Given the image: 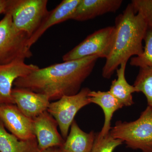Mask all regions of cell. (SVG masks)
<instances>
[{
    "mask_svg": "<svg viewBox=\"0 0 152 152\" xmlns=\"http://www.w3.org/2000/svg\"><path fill=\"white\" fill-rule=\"evenodd\" d=\"M99 58L97 56H91L39 68L28 75L17 79L14 85L46 95L50 101L58 100L80 91Z\"/></svg>",
    "mask_w": 152,
    "mask_h": 152,
    "instance_id": "obj_1",
    "label": "cell"
},
{
    "mask_svg": "<svg viewBox=\"0 0 152 152\" xmlns=\"http://www.w3.org/2000/svg\"><path fill=\"white\" fill-rule=\"evenodd\" d=\"M114 27L113 45L102 71L106 79L110 78L121 65L127 63L131 57L143 53L142 42L148 28L143 18L135 13L131 3L116 17Z\"/></svg>",
    "mask_w": 152,
    "mask_h": 152,
    "instance_id": "obj_2",
    "label": "cell"
},
{
    "mask_svg": "<svg viewBox=\"0 0 152 152\" xmlns=\"http://www.w3.org/2000/svg\"><path fill=\"white\" fill-rule=\"evenodd\" d=\"M110 134L114 138L125 142L132 149L152 152V107L148 106L136 121H118Z\"/></svg>",
    "mask_w": 152,
    "mask_h": 152,
    "instance_id": "obj_3",
    "label": "cell"
},
{
    "mask_svg": "<svg viewBox=\"0 0 152 152\" xmlns=\"http://www.w3.org/2000/svg\"><path fill=\"white\" fill-rule=\"evenodd\" d=\"M30 37L14 26L12 17L5 14L0 20V65L16 60L29 58L33 54L28 46Z\"/></svg>",
    "mask_w": 152,
    "mask_h": 152,
    "instance_id": "obj_4",
    "label": "cell"
},
{
    "mask_svg": "<svg viewBox=\"0 0 152 152\" xmlns=\"http://www.w3.org/2000/svg\"><path fill=\"white\" fill-rule=\"evenodd\" d=\"M47 0H8L6 13L12 17L14 26L30 38L48 13Z\"/></svg>",
    "mask_w": 152,
    "mask_h": 152,
    "instance_id": "obj_5",
    "label": "cell"
},
{
    "mask_svg": "<svg viewBox=\"0 0 152 152\" xmlns=\"http://www.w3.org/2000/svg\"><path fill=\"white\" fill-rule=\"evenodd\" d=\"M115 28L110 26L96 31L63 56L64 61L91 56L107 59L113 45Z\"/></svg>",
    "mask_w": 152,
    "mask_h": 152,
    "instance_id": "obj_6",
    "label": "cell"
},
{
    "mask_svg": "<svg viewBox=\"0 0 152 152\" xmlns=\"http://www.w3.org/2000/svg\"><path fill=\"white\" fill-rule=\"evenodd\" d=\"M91 91L88 88H83L77 94L64 96L49 105L47 111L56 121L64 140L68 135L76 114L82 108L91 104L88 96Z\"/></svg>",
    "mask_w": 152,
    "mask_h": 152,
    "instance_id": "obj_7",
    "label": "cell"
},
{
    "mask_svg": "<svg viewBox=\"0 0 152 152\" xmlns=\"http://www.w3.org/2000/svg\"><path fill=\"white\" fill-rule=\"evenodd\" d=\"M39 69L35 65L28 64L24 60L14 61L0 65V104H15L12 92L14 82L19 78L28 75Z\"/></svg>",
    "mask_w": 152,
    "mask_h": 152,
    "instance_id": "obj_8",
    "label": "cell"
},
{
    "mask_svg": "<svg viewBox=\"0 0 152 152\" xmlns=\"http://www.w3.org/2000/svg\"><path fill=\"white\" fill-rule=\"evenodd\" d=\"M0 120L5 127L20 140L36 138L32 119L25 115L15 104H0Z\"/></svg>",
    "mask_w": 152,
    "mask_h": 152,
    "instance_id": "obj_9",
    "label": "cell"
},
{
    "mask_svg": "<svg viewBox=\"0 0 152 152\" xmlns=\"http://www.w3.org/2000/svg\"><path fill=\"white\" fill-rule=\"evenodd\" d=\"M34 133L41 151L60 147L64 140L58 131L56 120L48 112L45 111L33 119Z\"/></svg>",
    "mask_w": 152,
    "mask_h": 152,
    "instance_id": "obj_10",
    "label": "cell"
},
{
    "mask_svg": "<svg viewBox=\"0 0 152 152\" xmlns=\"http://www.w3.org/2000/svg\"><path fill=\"white\" fill-rule=\"evenodd\" d=\"M12 97L15 104L25 115L31 119L46 111L50 99L46 95L35 92L27 89H12Z\"/></svg>",
    "mask_w": 152,
    "mask_h": 152,
    "instance_id": "obj_11",
    "label": "cell"
},
{
    "mask_svg": "<svg viewBox=\"0 0 152 152\" xmlns=\"http://www.w3.org/2000/svg\"><path fill=\"white\" fill-rule=\"evenodd\" d=\"M123 2L122 0H80L70 20L84 21L116 12Z\"/></svg>",
    "mask_w": 152,
    "mask_h": 152,
    "instance_id": "obj_12",
    "label": "cell"
},
{
    "mask_svg": "<svg viewBox=\"0 0 152 152\" xmlns=\"http://www.w3.org/2000/svg\"><path fill=\"white\" fill-rule=\"evenodd\" d=\"M80 0H63L59 4L49 12L39 27L29 39L28 45L31 47L53 26L70 20Z\"/></svg>",
    "mask_w": 152,
    "mask_h": 152,
    "instance_id": "obj_13",
    "label": "cell"
},
{
    "mask_svg": "<svg viewBox=\"0 0 152 152\" xmlns=\"http://www.w3.org/2000/svg\"><path fill=\"white\" fill-rule=\"evenodd\" d=\"M88 96L90 103L99 106L103 111L104 122L102 130L98 134L100 137H104L108 134L111 129V121L114 113L124 106L109 91H91Z\"/></svg>",
    "mask_w": 152,
    "mask_h": 152,
    "instance_id": "obj_14",
    "label": "cell"
},
{
    "mask_svg": "<svg viewBox=\"0 0 152 152\" xmlns=\"http://www.w3.org/2000/svg\"><path fill=\"white\" fill-rule=\"evenodd\" d=\"M69 134L63 145L59 147L61 152H91L96 134L94 131L83 132L75 121L71 126Z\"/></svg>",
    "mask_w": 152,
    "mask_h": 152,
    "instance_id": "obj_15",
    "label": "cell"
},
{
    "mask_svg": "<svg viewBox=\"0 0 152 152\" xmlns=\"http://www.w3.org/2000/svg\"><path fill=\"white\" fill-rule=\"evenodd\" d=\"M37 139L21 140L6 130L0 120V152H41Z\"/></svg>",
    "mask_w": 152,
    "mask_h": 152,
    "instance_id": "obj_16",
    "label": "cell"
},
{
    "mask_svg": "<svg viewBox=\"0 0 152 152\" xmlns=\"http://www.w3.org/2000/svg\"><path fill=\"white\" fill-rule=\"evenodd\" d=\"M127 63H123L116 71L117 78L112 81L109 91L124 107H129L134 104V103L132 94L138 92L135 87L130 85L126 80L125 71Z\"/></svg>",
    "mask_w": 152,
    "mask_h": 152,
    "instance_id": "obj_17",
    "label": "cell"
},
{
    "mask_svg": "<svg viewBox=\"0 0 152 152\" xmlns=\"http://www.w3.org/2000/svg\"><path fill=\"white\" fill-rule=\"evenodd\" d=\"M134 86L145 95L148 106L152 107V67L140 68Z\"/></svg>",
    "mask_w": 152,
    "mask_h": 152,
    "instance_id": "obj_18",
    "label": "cell"
},
{
    "mask_svg": "<svg viewBox=\"0 0 152 152\" xmlns=\"http://www.w3.org/2000/svg\"><path fill=\"white\" fill-rule=\"evenodd\" d=\"M144 41L143 51L140 56L131 58L130 64L132 66L140 68L152 67V27H148Z\"/></svg>",
    "mask_w": 152,
    "mask_h": 152,
    "instance_id": "obj_19",
    "label": "cell"
},
{
    "mask_svg": "<svg viewBox=\"0 0 152 152\" xmlns=\"http://www.w3.org/2000/svg\"><path fill=\"white\" fill-rule=\"evenodd\" d=\"M119 139L114 138L110 134L101 137L96 134L94 142L91 152H113L115 149L123 144Z\"/></svg>",
    "mask_w": 152,
    "mask_h": 152,
    "instance_id": "obj_20",
    "label": "cell"
},
{
    "mask_svg": "<svg viewBox=\"0 0 152 152\" xmlns=\"http://www.w3.org/2000/svg\"><path fill=\"white\" fill-rule=\"evenodd\" d=\"M131 4L135 13L141 15L148 27H152V0H132Z\"/></svg>",
    "mask_w": 152,
    "mask_h": 152,
    "instance_id": "obj_21",
    "label": "cell"
},
{
    "mask_svg": "<svg viewBox=\"0 0 152 152\" xmlns=\"http://www.w3.org/2000/svg\"><path fill=\"white\" fill-rule=\"evenodd\" d=\"M7 4L8 0H0V15L5 14Z\"/></svg>",
    "mask_w": 152,
    "mask_h": 152,
    "instance_id": "obj_22",
    "label": "cell"
},
{
    "mask_svg": "<svg viewBox=\"0 0 152 152\" xmlns=\"http://www.w3.org/2000/svg\"><path fill=\"white\" fill-rule=\"evenodd\" d=\"M54 148H50L48 149L45 151H41V152H61L60 151L59 149Z\"/></svg>",
    "mask_w": 152,
    "mask_h": 152,
    "instance_id": "obj_23",
    "label": "cell"
}]
</instances>
